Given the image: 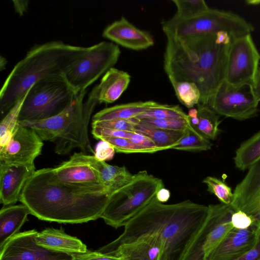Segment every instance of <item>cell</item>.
<instances>
[{"label":"cell","instance_id":"12","mask_svg":"<svg viewBox=\"0 0 260 260\" xmlns=\"http://www.w3.org/2000/svg\"><path fill=\"white\" fill-rule=\"evenodd\" d=\"M260 54L251 34L231 41L225 81L234 86H253L258 71Z\"/></svg>","mask_w":260,"mask_h":260},{"label":"cell","instance_id":"18","mask_svg":"<svg viewBox=\"0 0 260 260\" xmlns=\"http://www.w3.org/2000/svg\"><path fill=\"white\" fill-rule=\"evenodd\" d=\"M32 165H0V201L4 206L20 201L27 181L36 172Z\"/></svg>","mask_w":260,"mask_h":260},{"label":"cell","instance_id":"31","mask_svg":"<svg viewBox=\"0 0 260 260\" xmlns=\"http://www.w3.org/2000/svg\"><path fill=\"white\" fill-rule=\"evenodd\" d=\"M169 80L174 89L179 102L187 108H192L198 105L201 98V93L197 85L190 82H179L173 79Z\"/></svg>","mask_w":260,"mask_h":260},{"label":"cell","instance_id":"38","mask_svg":"<svg viewBox=\"0 0 260 260\" xmlns=\"http://www.w3.org/2000/svg\"><path fill=\"white\" fill-rule=\"evenodd\" d=\"M129 139L133 143L147 150L149 153L160 151L150 138L143 134L133 132Z\"/></svg>","mask_w":260,"mask_h":260},{"label":"cell","instance_id":"43","mask_svg":"<svg viewBox=\"0 0 260 260\" xmlns=\"http://www.w3.org/2000/svg\"><path fill=\"white\" fill-rule=\"evenodd\" d=\"M236 260H260V231L255 246Z\"/></svg>","mask_w":260,"mask_h":260},{"label":"cell","instance_id":"19","mask_svg":"<svg viewBox=\"0 0 260 260\" xmlns=\"http://www.w3.org/2000/svg\"><path fill=\"white\" fill-rule=\"evenodd\" d=\"M102 35L116 44L134 50L146 49L154 43L149 32L136 27L124 17L107 26Z\"/></svg>","mask_w":260,"mask_h":260},{"label":"cell","instance_id":"1","mask_svg":"<svg viewBox=\"0 0 260 260\" xmlns=\"http://www.w3.org/2000/svg\"><path fill=\"white\" fill-rule=\"evenodd\" d=\"M208 210V206L189 200L167 205L155 198L125 224L121 235L97 251L109 254L121 245L157 235L163 243L160 260H182Z\"/></svg>","mask_w":260,"mask_h":260},{"label":"cell","instance_id":"50","mask_svg":"<svg viewBox=\"0 0 260 260\" xmlns=\"http://www.w3.org/2000/svg\"><path fill=\"white\" fill-rule=\"evenodd\" d=\"M246 3L249 5H257L260 4V1H246Z\"/></svg>","mask_w":260,"mask_h":260},{"label":"cell","instance_id":"13","mask_svg":"<svg viewBox=\"0 0 260 260\" xmlns=\"http://www.w3.org/2000/svg\"><path fill=\"white\" fill-rule=\"evenodd\" d=\"M32 128L19 123L8 143L0 148V165H32L41 154L43 142Z\"/></svg>","mask_w":260,"mask_h":260},{"label":"cell","instance_id":"24","mask_svg":"<svg viewBox=\"0 0 260 260\" xmlns=\"http://www.w3.org/2000/svg\"><path fill=\"white\" fill-rule=\"evenodd\" d=\"M30 214L23 204L10 205L0 211V250L7 242L18 234Z\"/></svg>","mask_w":260,"mask_h":260},{"label":"cell","instance_id":"11","mask_svg":"<svg viewBox=\"0 0 260 260\" xmlns=\"http://www.w3.org/2000/svg\"><path fill=\"white\" fill-rule=\"evenodd\" d=\"M258 103L252 86H234L224 81L211 96L207 106L217 115L244 120L257 115Z\"/></svg>","mask_w":260,"mask_h":260},{"label":"cell","instance_id":"48","mask_svg":"<svg viewBox=\"0 0 260 260\" xmlns=\"http://www.w3.org/2000/svg\"><path fill=\"white\" fill-rule=\"evenodd\" d=\"M187 115L189 118H195L198 117V109H197L193 108L189 109Z\"/></svg>","mask_w":260,"mask_h":260},{"label":"cell","instance_id":"30","mask_svg":"<svg viewBox=\"0 0 260 260\" xmlns=\"http://www.w3.org/2000/svg\"><path fill=\"white\" fill-rule=\"evenodd\" d=\"M212 144L190 125L185 129L184 136L172 149L189 151H201L211 149Z\"/></svg>","mask_w":260,"mask_h":260},{"label":"cell","instance_id":"14","mask_svg":"<svg viewBox=\"0 0 260 260\" xmlns=\"http://www.w3.org/2000/svg\"><path fill=\"white\" fill-rule=\"evenodd\" d=\"M36 230L19 232L0 250V260H73L72 254L51 250L37 244Z\"/></svg>","mask_w":260,"mask_h":260},{"label":"cell","instance_id":"39","mask_svg":"<svg viewBox=\"0 0 260 260\" xmlns=\"http://www.w3.org/2000/svg\"><path fill=\"white\" fill-rule=\"evenodd\" d=\"M133 132H127L110 128L92 127L91 134L96 139L104 137H114L129 139Z\"/></svg>","mask_w":260,"mask_h":260},{"label":"cell","instance_id":"49","mask_svg":"<svg viewBox=\"0 0 260 260\" xmlns=\"http://www.w3.org/2000/svg\"><path fill=\"white\" fill-rule=\"evenodd\" d=\"M7 60L3 57V56H1V70H2L4 68H5V66H6L7 63Z\"/></svg>","mask_w":260,"mask_h":260},{"label":"cell","instance_id":"16","mask_svg":"<svg viewBox=\"0 0 260 260\" xmlns=\"http://www.w3.org/2000/svg\"><path fill=\"white\" fill-rule=\"evenodd\" d=\"M260 231V220L246 229L233 228L213 252L210 260H236L256 244Z\"/></svg>","mask_w":260,"mask_h":260},{"label":"cell","instance_id":"37","mask_svg":"<svg viewBox=\"0 0 260 260\" xmlns=\"http://www.w3.org/2000/svg\"><path fill=\"white\" fill-rule=\"evenodd\" d=\"M92 127L110 128L116 130L135 132L137 122L134 118L131 119H110L92 121Z\"/></svg>","mask_w":260,"mask_h":260},{"label":"cell","instance_id":"42","mask_svg":"<svg viewBox=\"0 0 260 260\" xmlns=\"http://www.w3.org/2000/svg\"><path fill=\"white\" fill-rule=\"evenodd\" d=\"M72 256L73 260H122L120 257L102 253L97 250L74 253Z\"/></svg>","mask_w":260,"mask_h":260},{"label":"cell","instance_id":"3","mask_svg":"<svg viewBox=\"0 0 260 260\" xmlns=\"http://www.w3.org/2000/svg\"><path fill=\"white\" fill-rule=\"evenodd\" d=\"M166 37L164 67L169 79L194 83L201 93L199 104L207 106L225 80L230 44H216V34Z\"/></svg>","mask_w":260,"mask_h":260},{"label":"cell","instance_id":"10","mask_svg":"<svg viewBox=\"0 0 260 260\" xmlns=\"http://www.w3.org/2000/svg\"><path fill=\"white\" fill-rule=\"evenodd\" d=\"M208 208L207 218L182 260H210L216 247L233 228L231 217L235 211L231 205L212 204Z\"/></svg>","mask_w":260,"mask_h":260},{"label":"cell","instance_id":"26","mask_svg":"<svg viewBox=\"0 0 260 260\" xmlns=\"http://www.w3.org/2000/svg\"><path fill=\"white\" fill-rule=\"evenodd\" d=\"M135 131L150 138L160 151L172 149L184 136L185 131H171L154 127L135 118Z\"/></svg>","mask_w":260,"mask_h":260},{"label":"cell","instance_id":"34","mask_svg":"<svg viewBox=\"0 0 260 260\" xmlns=\"http://www.w3.org/2000/svg\"><path fill=\"white\" fill-rule=\"evenodd\" d=\"M203 182L207 186V191L214 194L222 204L231 205L233 192L232 188L224 181L217 178L208 176L205 178Z\"/></svg>","mask_w":260,"mask_h":260},{"label":"cell","instance_id":"20","mask_svg":"<svg viewBox=\"0 0 260 260\" xmlns=\"http://www.w3.org/2000/svg\"><path fill=\"white\" fill-rule=\"evenodd\" d=\"M163 243L157 235L145 236L124 244L108 255L120 257L122 260H160Z\"/></svg>","mask_w":260,"mask_h":260},{"label":"cell","instance_id":"8","mask_svg":"<svg viewBox=\"0 0 260 260\" xmlns=\"http://www.w3.org/2000/svg\"><path fill=\"white\" fill-rule=\"evenodd\" d=\"M77 94L64 77L39 81L27 91L19 121H40L56 116L70 104Z\"/></svg>","mask_w":260,"mask_h":260},{"label":"cell","instance_id":"45","mask_svg":"<svg viewBox=\"0 0 260 260\" xmlns=\"http://www.w3.org/2000/svg\"><path fill=\"white\" fill-rule=\"evenodd\" d=\"M14 8L15 12L19 15H22L26 11L29 1H13Z\"/></svg>","mask_w":260,"mask_h":260},{"label":"cell","instance_id":"17","mask_svg":"<svg viewBox=\"0 0 260 260\" xmlns=\"http://www.w3.org/2000/svg\"><path fill=\"white\" fill-rule=\"evenodd\" d=\"M86 154L82 152L75 153L68 160L52 168L55 176L63 183L77 186L103 185L98 171L89 165Z\"/></svg>","mask_w":260,"mask_h":260},{"label":"cell","instance_id":"15","mask_svg":"<svg viewBox=\"0 0 260 260\" xmlns=\"http://www.w3.org/2000/svg\"><path fill=\"white\" fill-rule=\"evenodd\" d=\"M231 205L235 211H242L253 219L259 220L260 158L248 168L244 178L236 186Z\"/></svg>","mask_w":260,"mask_h":260},{"label":"cell","instance_id":"41","mask_svg":"<svg viewBox=\"0 0 260 260\" xmlns=\"http://www.w3.org/2000/svg\"><path fill=\"white\" fill-rule=\"evenodd\" d=\"M255 219L242 211H235L231 217L233 228L238 229H246L251 226Z\"/></svg>","mask_w":260,"mask_h":260},{"label":"cell","instance_id":"27","mask_svg":"<svg viewBox=\"0 0 260 260\" xmlns=\"http://www.w3.org/2000/svg\"><path fill=\"white\" fill-rule=\"evenodd\" d=\"M260 158V131L243 142L236 150L234 161L237 168L245 171Z\"/></svg>","mask_w":260,"mask_h":260},{"label":"cell","instance_id":"28","mask_svg":"<svg viewBox=\"0 0 260 260\" xmlns=\"http://www.w3.org/2000/svg\"><path fill=\"white\" fill-rule=\"evenodd\" d=\"M198 110L199 123L193 128L207 139L215 140L220 131L218 115L207 106L198 104Z\"/></svg>","mask_w":260,"mask_h":260},{"label":"cell","instance_id":"32","mask_svg":"<svg viewBox=\"0 0 260 260\" xmlns=\"http://www.w3.org/2000/svg\"><path fill=\"white\" fill-rule=\"evenodd\" d=\"M172 2L177 8L174 17L180 19L193 18L210 9L204 0H173Z\"/></svg>","mask_w":260,"mask_h":260},{"label":"cell","instance_id":"6","mask_svg":"<svg viewBox=\"0 0 260 260\" xmlns=\"http://www.w3.org/2000/svg\"><path fill=\"white\" fill-rule=\"evenodd\" d=\"M163 187L161 179L145 170L139 171L128 183L112 193L101 218L115 229L124 226L156 198Z\"/></svg>","mask_w":260,"mask_h":260},{"label":"cell","instance_id":"29","mask_svg":"<svg viewBox=\"0 0 260 260\" xmlns=\"http://www.w3.org/2000/svg\"><path fill=\"white\" fill-rule=\"evenodd\" d=\"M27 93L7 113L0 123V148L11 139L19 125V117Z\"/></svg>","mask_w":260,"mask_h":260},{"label":"cell","instance_id":"36","mask_svg":"<svg viewBox=\"0 0 260 260\" xmlns=\"http://www.w3.org/2000/svg\"><path fill=\"white\" fill-rule=\"evenodd\" d=\"M100 140L109 143L115 151L123 153H149V152L133 143L129 139L122 138L104 137Z\"/></svg>","mask_w":260,"mask_h":260},{"label":"cell","instance_id":"7","mask_svg":"<svg viewBox=\"0 0 260 260\" xmlns=\"http://www.w3.org/2000/svg\"><path fill=\"white\" fill-rule=\"evenodd\" d=\"M166 36L178 38L227 32L231 40L251 34L253 25L239 15L229 11L210 8L204 13L187 19L174 16L161 22Z\"/></svg>","mask_w":260,"mask_h":260},{"label":"cell","instance_id":"47","mask_svg":"<svg viewBox=\"0 0 260 260\" xmlns=\"http://www.w3.org/2000/svg\"><path fill=\"white\" fill-rule=\"evenodd\" d=\"M252 88L257 100L260 102V68L256 74Z\"/></svg>","mask_w":260,"mask_h":260},{"label":"cell","instance_id":"44","mask_svg":"<svg viewBox=\"0 0 260 260\" xmlns=\"http://www.w3.org/2000/svg\"><path fill=\"white\" fill-rule=\"evenodd\" d=\"M231 41L229 34L226 31H220L216 34L215 42L217 44L227 45Z\"/></svg>","mask_w":260,"mask_h":260},{"label":"cell","instance_id":"22","mask_svg":"<svg viewBox=\"0 0 260 260\" xmlns=\"http://www.w3.org/2000/svg\"><path fill=\"white\" fill-rule=\"evenodd\" d=\"M38 245L48 249L68 254L84 253L88 250L80 239L61 229L46 228L36 236Z\"/></svg>","mask_w":260,"mask_h":260},{"label":"cell","instance_id":"21","mask_svg":"<svg viewBox=\"0 0 260 260\" xmlns=\"http://www.w3.org/2000/svg\"><path fill=\"white\" fill-rule=\"evenodd\" d=\"M131 78L128 73L112 68L103 75L100 83L92 89L89 95L96 99L99 104L112 103L127 89Z\"/></svg>","mask_w":260,"mask_h":260},{"label":"cell","instance_id":"25","mask_svg":"<svg viewBox=\"0 0 260 260\" xmlns=\"http://www.w3.org/2000/svg\"><path fill=\"white\" fill-rule=\"evenodd\" d=\"M161 104L148 101L136 102L105 108L92 118V121L110 119H131L150 109L159 106Z\"/></svg>","mask_w":260,"mask_h":260},{"label":"cell","instance_id":"4","mask_svg":"<svg viewBox=\"0 0 260 260\" xmlns=\"http://www.w3.org/2000/svg\"><path fill=\"white\" fill-rule=\"evenodd\" d=\"M88 47L51 41L31 48L14 67L0 91L2 114L9 111L39 81L65 75L87 53Z\"/></svg>","mask_w":260,"mask_h":260},{"label":"cell","instance_id":"46","mask_svg":"<svg viewBox=\"0 0 260 260\" xmlns=\"http://www.w3.org/2000/svg\"><path fill=\"white\" fill-rule=\"evenodd\" d=\"M170 197V190L165 187H163L157 192L156 198L158 201L162 203L168 201Z\"/></svg>","mask_w":260,"mask_h":260},{"label":"cell","instance_id":"9","mask_svg":"<svg viewBox=\"0 0 260 260\" xmlns=\"http://www.w3.org/2000/svg\"><path fill=\"white\" fill-rule=\"evenodd\" d=\"M120 50L112 42L103 41L89 47L86 54L64 76L76 93L86 89L117 63Z\"/></svg>","mask_w":260,"mask_h":260},{"label":"cell","instance_id":"2","mask_svg":"<svg viewBox=\"0 0 260 260\" xmlns=\"http://www.w3.org/2000/svg\"><path fill=\"white\" fill-rule=\"evenodd\" d=\"M113 193L103 185L85 187L63 183L55 176L52 168H47L36 171L19 201L40 220L82 223L101 218Z\"/></svg>","mask_w":260,"mask_h":260},{"label":"cell","instance_id":"35","mask_svg":"<svg viewBox=\"0 0 260 260\" xmlns=\"http://www.w3.org/2000/svg\"><path fill=\"white\" fill-rule=\"evenodd\" d=\"M149 125L171 131H185L190 125L189 117L187 118H144L140 119Z\"/></svg>","mask_w":260,"mask_h":260},{"label":"cell","instance_id":"33","mask_svg":"<svg viewBox=\"0 0 260 260\" xmlns=\"http://www.w3.org/2000/svg\"><path fill=\"white\" fill-rule=\"evenodd\" d=\"M187 118L188 116L178 105L161 104L141 114L135 118L140 120L144 118Z\"/></svg>","mask_w":260,"mask_h":260},{"label":"cell","instance_id":"40","mask_svg":"<svg viewBox=\"0 0 260 260\" xmlns=\"http://www.w3.org/2000/svg\"><path fill=\"white\" fill-rule=\"evenodd\" d=\"M115 152V149L109 143L101 140L95 147L94 156L100 160L106 161L112 159Z\"/></svg>","mask_w":260,"mask_h":260},{"label":"cell","instance_id":"5","mask_svg":"<svg viewBox=\"0 0 260 260\" xmlns=\"http://www.w3.org/2000/svg\"><path fill=\"white\" fill-rule=\"evenodd\" d=\"M86 91L77 93L70 104L53 117L35 121H19L23 125L33 128L43 141L55 144L54 151L59 155L70 153L79 148L82 152L94 153L88 135V125L91 115L99 104Z\"/></svg>","mask_w":260,"mask_h":260},{"label":"cell","instance_id":"23","mask_svg":"<svg viewBox=\"0 0 260 260\" xmlns=\"http://www.w3.org/2000/svg\"><path fill=\"white\" fill-rule=\"evenodd\" d=\"M86 157L89 165L98 171L102 184L112 192L126 185L134 177L125 166L109 165L94 155L86 154Z\"/></svg>","mask_w":260,"mask_h":260}]
</instances>
